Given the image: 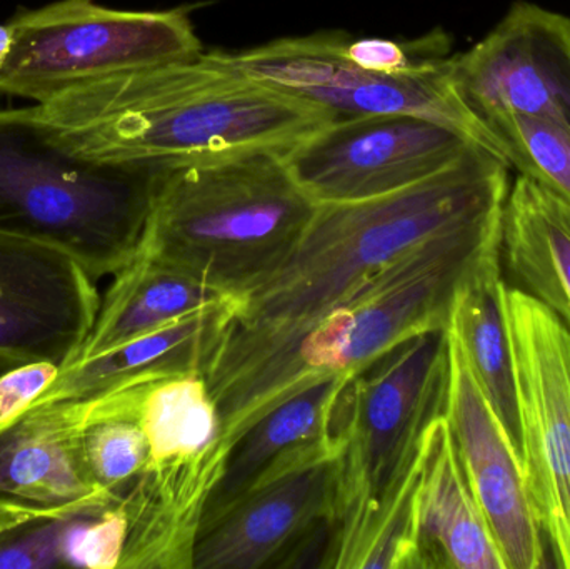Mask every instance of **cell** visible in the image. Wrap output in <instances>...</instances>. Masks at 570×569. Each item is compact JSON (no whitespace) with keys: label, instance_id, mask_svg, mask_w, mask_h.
I'll list each match as a JSON object with an SVG mask.
<instances>
[{"label":"cell","instance_id":"1","mask_svg":"<svg viewBox=\"0 0 570 569\" xmlns=\"http://www.w3.org/2000/svg\"><path fill=\"white\" fill-rule=\"evenodd\" d=\"M511 167L481 146L404 189L318 204L294 249L240 300L206 381L214 400L287 347L389 261L504 209Z\"/></svg>","mask_w":570,"mask_h":569},{"label":"cell","instance_id":"2","mask_svg":"<svg viewBox=\"0 0 570 569\" xmlns=\"http://www.w3.org/2000/svg\"><path fill=\"white\" fill-rule=\"evenodd\" d=\"M33 109L77 154L169 167L247 150L284 153L337 120L206 52L82 84Z\"/></svg>","mask_w":570,"mask_h":569},{"label":"cell","instance_id":"3","mask_svg":"<svg viewBox=\"0 0 570 569\" xmlns=\"http://www.w3.org/2000/svg\"><path fill=\"white\" fill-rule=\"evenodd\" d=\"M502 210L442 230L389 261L287 347L216 400L217 451L288 398L331 377H354L385 351L451 324L462 287L501 254Z\"/></svg>","mask_w":570,"mask_h":569},{"label":"cell","instance_id":"4","mask_svg":"<svg viewBox=\"0 0 570 569\" xmlns=\"http://www.w3.org/2000/svg\"><path fill=\"white\" fill-rule=\"evenodd\" d=\"M317 207L279 150L170 167L139 253L243 300L291 254Z\"/></svg>","mask_w":570,"mask_h":569},{"label":"cell","instance_id":"5","mask_svg":"<svg viewBox=\"0 0 570 569\" xmlns=\"http://www.w3.org/2000/svg\"><path fill=\"white\" fill-rule=\"evenodd\" d=\"M169 166L90 159L32 107L0 110V234L72 257L92 279L137 256Z\"/></svg>","mask_w":570,"mask_h":569},{"label":"cell","instance_id":"6","mask_svg":"<svg viewBox=\"0 0 570 569\" xmlns=\"http://www.w3.org/2000/svg\"><path fill=\"white\" fill-rule=\"evenodd\" d=\"M449 327L385 351L345 384L328 569H361L372 538L417 474L425 438L448 414Z\"/></svg>","mask_w":570,"mask_h":569},{"label":"cell","instance_id":"7","mask_svg":"<svg viewBox=\"0 0 570 569\" xmlns=\"http://www.w3.org/2000/svg\"><path fill=\"white\" fill-rule=\"evenodd\" d=\"M10 50L0 94L47 102L104 77L203 56L189 10H117L59 0L7 23Z\"/></svg>","mask_w":570,"mask_h":569},{"label":"cell","instance_id":"8","mask_svg":"<svg viewBox=\"0 0 570 569\" xmlns=\"http://www.w3.org/2000/svg\"><path fill=\"white\" fill-rule=\"evenodd\" d=\"M345 40V33L334 30L206 53L273 89L322 107L337 120L389 114L422 117L458 130L504 160L494 134L459 96L449 72L448 50L387 72L354 62Z\"/></svg>","mask_w":570,"mask_h":569},{"label":"cell","instance_id":"9","mask_svg":"<svg viewBox=\"0 0 570 569\" xmlns=\"http://www.w3.org/2000/svg\"><path fill=\"white\" fill-rule=\"evenodd\" d=\"M508 311L525 483L556 567L570 569V330L511 286Z\"/></svg>","mask_w":570,"mask_h":569},{"label":"cell","instance_id":"10","mask_svg":"<svg viewBox=\"0 0 570 569\" xmlns=\"http://www.w3.org/2000/svg\"><path fill=\"white\" fill-rule=\"evenodd\" d=\"M472 146L434 120L389 114L332 120L281 156L315 203H355L421 183Z\"/></svg>","mask_w":570,"mask_h":569},{"label":"cell","instance_id":"11","mask_svg":"<svg viewBox=\"0 0 570 569\" xmlns=\"http://www.w3.org/2000/svg\"><path fill=\"white\" fill-rule=\"evenodd\" d=\"M449 72L482 122L512 112L570 129V19L562 13L518 0L484 39L449 57Z\"/></svg>","mask_w":570,"mask_h":569},{"label":"cell","instance_id":"12","mask_svg":"<svg viewBox=\"0 0 570 569\" xmlns=\"http://www.w3.org/2000/svg\"><path fill=\"white\" fill-rule=\"evenodd\" d=\"M100 310L94 279L67 254L0 234V363L67 367Z\"/></svg>","mask_w":570,"mask_h":569},{"label":"cell","instance_id":"13","mask_svg":"<svg viewBox=\"0 0 570 569\" xmlns=\"http://www.w3.org/2000/svg\"><path fill=\"white\" fill-rule=\"evenodd\" d=\"M449 346V426L505 569L544 568L548 547L529 497L521 454L479 387L451 327Z\"/></svg>","mask_w":570,"mask_h":569},{"label":"cell","instance_id":"14","mask_svg":"<svg viewBox=\"0 0 570 569\" xmlns=\"http://www.w3.org/2000/svg\"><path fill=\"white\" fill-rule=\"evenodd\" d=\"M90 400L36 403L0 430V504L39 517H99L114 508L87 463Z\"/></svg>","mask_w":570,"mask_h":569},{"label":"cell","instance_id":"15","mask_svg":"<svg viewBox=\"0 0 570 569\" xmlns=\"http://www.w3.org/2000/svg\"><path fill=\"white\" fill-rule=\"evenodd\" d=\"M334 498L335 460L261 484L203 528L194 569H283L308 534L332 521Z\"/></svg>","mask_w":570,"mask_h":569},{"label":"cell","instance_id":"16","mask_svg":"<svg viewBox=\"0 0 570 569\" xmlns=\"http://www.w3.org/2000/svg\"><path fill=\"white\" fill-rule=\"evenodd\" d=\"M226 463L213 444L194 457L147 464L117 504L126 520L119 569H194L204 513Z\"/></svg>","mask_w":570,"mask_h":569},{"label":"cell","instance_id":"17","mask_svg":"<svg viewBox=\"0 0 570 569\" xmlns=\"http://www.w3.org/2000/svg\"><path fill=\"white\" fill-rule=\"evenodd\" d=\"M351 377H331L288 398L234 444L204 513L203 528L261 484L335 460L341 451L338 401ZM203 531V530H200Z\"/></svg>","mask_w":570,"mask_h":569},{"label":"cell","instance_id":"18","mask_svg":"<svg viewBox=\"0 0 570 569\" xmlns=\"http://www.w3.org/2000/svg\"><path fill=\"white\" fill-rule=\"evenodd\" d=\"M240 301L183 317L100 356L77 361L36 401L92 400L100 394L187 374L207 376ZM33 403V404H36Z\"/></svg>","mask_w":570,"mask_h":569},{"label":"cell","instance_id":"19","mask_svg":"<svg viewBox=\"0 0 570 569\" xmlns=\"http://www.w3.org/2000/svg\"><path fill=\"white\" fill-rule=\"evenodd\" d=\"M417 569H505L462 467L448 414L432 424L422 453Z\"/></svg>","mask_w":570,"mask_h":569},{"label":"cell","instance_id":"20","mask_svg":"<svg viewBox=\"0 0 570 569\" xmlns=\"http://www.w3.org/2000/svg\"><path fill=\"white\" fill-rule=\"evenodd\" d=\"M502 271L570 330V203L519 176L501 224Z\"/></svg>","mask_w":570,"mask_h":569},{"label":"cell","instance_id":"21","mask_svg":"<svg viewBox=\"0 0 570 569\" xmlns=\"http://www.w3.org/2000/svg\"><path fill=\"white\" fill-rule=\"evenodd\" d=\"M230 301L240 300L166 261L139 253L114 274L112 286L100 301L92 333L73 363L100 356L190 314Z\"/></svg>","mask_w":570,"mask_h":569},{"label":"cell","instance_id":"22","mask_svg":"<svg viewBox=\"0 0 570 569\" xmlns=\"http://www.w3.org/2000/svg\"><path fill=\"white\" fill-rule=\"evenodd\" d=\"M508 291L499 254L462 287L449 327L458 337L479 387L522 458L518 367L509 326Z\"/></svg>","mask_w":570,"mask_h":569},{"label":"cell","instance_id":"23","mask_svg":"<svg viewBox=\"0 0 570 569\" xmlns=\"http://www.w3.org/2000/svg\"><path fill=\"white\" fill-rule=\"evenodd\" d=\"M154 383L120 387L92 398L83 431L87 463L97 487L112 501L124 500L150 460L149 441L137 421L140 401Z\"/></svg>","mask_w":570,"mask_h":569},{"label":"cell","instance_id":"24","mask_svg":"<svg viewBox=\"0 0 570 569\" xmlns=\"http://www.w3.org/2000/svg\"><path fill=\"white\" fill-rule=\"evenodd\" d=\"M137 421L149 441V463L194 457L216 443L220 416L203 374L147 387Z\"/></svg>","mask_w":570,"mask_h":569},{"label":"cell","instance_id":"25","mask_svg":"<svg viewBox=\"0 0 570 569\" xmlns=\"http://www.w3.org/2000/svg\"><path fill=\"white\" fill-rule=\"evenodd\" d=\"M502 157L519 176L529 177L570 203V129L564 124L524 114L484 119Z\"/></svg>","mask_w":570,"mask_h":569},{"label":"cell","instance_id":"26","mask_svg":"<svg viewBox=\"0 0 570 569\" xmlns=\"http://www.w3.org/2000/svg\"><path fill=\"white\" fill-rule=\"evenodd\" d=\"M89 517H33L0 531V569H43L69 563L77 523Z\"/></svg>","mask_w":570,"mask_h":569},{"label":"cell","instance_id":"27","mask_svg":"<svg viewBox=\"0 0 570 569\" xmlns=\"http://www.w3.org/2000/svg\"><path fill=\"white\" fill-rule=\"evenodd\" d=\"M62 367L49 361L19 364L0 376V430L29 410L59 377Z\"/></svg>","mask_w":570,"mask_h":569},{"label":"cell","instance_id":"28","mask_svg":"<svg viewBox=\"0 0 570 569\" xmlns=\"http://www.w3.org/2000/svg\"><path fill=\"white\" fill-rule=\"evenodd\" d=\"M39 517V514L27 513V511L17 510V508L2 507L0 504V531L7 528L16 527V524L23 523L30 518Z\"/></svg>","mask_w":570,"mask_h":569},{"label":"cell","instance_id":"29","mask_svg":"<svg viewBox=\"0 0 570 569\" xmlns=\"http://www.w3.org/2000/svg\"><path fill=\"white\" fill-rule=\"evenodd\" d=\"M10 40H12V37H10L9 26H0V70H2L7 56H9Z\"/></svg>","mask_w":570,"mask_h":569}]
</instances>
